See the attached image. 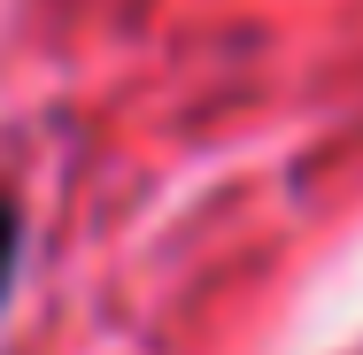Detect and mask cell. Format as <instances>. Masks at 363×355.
I'll return each mask as SVG.
<instances>
[{"instance_id": "obj_1", "label": "cell", "mask_w": 363, "mask_h": 355, "mask_svg": "<svg viewBox=\"0 0 363 355\" xmlns=\"http://www.w3.org/2000/svg\"><path fill=\"white\" fill-rule=\"evenodd\" d=\"M16 247H23V224H16V201H0V293L16 278Z\"/></svg>"}]
</instances>
